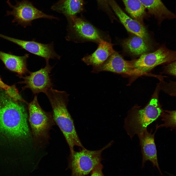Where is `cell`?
Instances as JSON below:
<instances>
[{
  "label": "cell",
  "mask_w": 176,
  "mask_h": 176,
  "mask_svg": "<svg viewBox=\"0 0 176 176\" xmlns=\"http://www.w3.org/2000/svg\"><path fill=\"white\" fill-rule=\"evenodd\" d=\"M21 102L0 88V133L18 140L27 139L30 136L27 114Z\"/></svg>",
  "instance_id": "1"
},
{
  "label": "cell",
  "mask_w": 176,
  "mask_h": 176,
  "mask_svg": "<svg viewBox=\"0 0 176 176\" xmlns=\"http://www.w3.org/2000/svg\"><path fill=\"white\" fill-rule=\"evenodd\" d=\"M52 109L54 120L65 137L69 146L70 153L74 147L84 148L76 132L74 122L67 109L69 94L64 91L54 89L53 88L45 94Z\"/></svg>",
  "instance_id": "2"
},
{
  "label": "cell",
  "mask_w": 176,
  "mask_h": 176,
  "mask_svg": "<svg viewBox=\"0 0 176 176\" xmlns=\"http://www.w3.org/2000/svg\"><path fill=\"white\" fill-rule=\"evenodd\" d=\"M162 112L157 99L152 98L142 109H136L129 114L125 120L124 127L131 138L141 134L147 126L156 120Z\"/></svg>",
  "instance_id": "3"
},
{
  "label": "cell",
  "mask_w": 176,
  "mask_h": 176,
  "mask_svg": "<svg viewBox=\"0 0 176 176\" xmlns=\"http://www.w3.org/2000/svg\"><path fill=\"white\" fill-rule=\"evenodd\" d=\"M28 104L29 121L33 138L37 144L41 146L47 139L49 131L54 123L52 114L42 109L36 95Z\"/></svg>",
  "instance_id": "4"
},
{
  "label": "cell",
  "mask_w": 176,
  "mask_h": 176,
  "mask_svg": "<svg viewBox=\"0 0 176 176\" xmlns=\"http://www.w3.org/2000/svg\"><path fill=\"white\" fill-rule=\"evenodd\" d=\"M113 143L111 141L101 149L90 150L85 148L78 152L70 153L69 167L72 171L71 176H85L91 172L101 163L103 152Z\"/></svg>",
  "instance_id": "5"
},
{
  "label": "cell",
  "mask_w": 176,
  "mask_h": 176,
  "mask_svg": "<svg viewBox=\"0 0 176 176\" xmlns=\"http://www.w3.org/2000/svg\"><path fill=\"white\" fill-rule=\"evenodd\" d=\"M15 1L16 4L15 5L11 4L9 0L7 1L12 10L7 11L6 15L13 16L12 22H16L17 24L25 27L31 25L32 21L38 19H57L56 17L47 14L38 9L28 0H23L20 1L16 0Z\"/></svg>",
  "instance_id": "6"
},
{
  "label": "cell",
  "mask_w": 176,
  "mask_h": 176,
  "mask_svg": "<svg viewBox=\"0 0 176 176\" xmlns=\"http://www.w3.org/2000/svg\"><path fill=\"white\" fill-rule=\"evenodd\" d=\"M176 53L163 47L150 53L143 54L134 60L133 66L138 76L144 74L155 66L176 60Z\"/></svg>",
  "instance_id": "7"
},
{
  "label": "cell",
  "mask_w": 176,
  "mask_h": 176,
  "mask_svg": "<svg viewBox=\"0 0 176 176\" xmlns=\"http://www.w3.org/2000/svg\"><path fill=\"white\" fill-rule=\"evenodd\" d=\"M44 67L34 72H29V75L25 77L21 76L23 81L20 83L25 85L22 88L30 89L35 95L42 92L45 94L50 88H53V83L50 74L53 67L46 62Z\"/></svg>",
  "instance_id": "8"
},
{
  "label": "cell",
  "mask_w": 176,
  "mask_h": 176,
  "mask_svg": "<svg viewBox=\"0 0 176 176\" xmlns=\"http://www.w3.org/2000/svg\"><path fill=\"white\" fill-rule=\"evenodd\" d=\"M133 62L134 60L128 61L125 60L116 51L101 65L94 67L92 72L98 73L107 71L130 76H138L133 66Z\"/></svg>",
  "instance_id": "9"
},
{
  "label": "cell",
  "mask_w": 176,
  "mask_h": 176,
  "mask_svg": "<svg viewBox=\"0 0 176 176\" xmlns=\"http://www.w3.org/2000/svg\"><path fill=\"white\" fill-rule=\"evenodd\" d=\"M68 35L99 43L103 39L98 30L92 25L76 16L67 18Z\"/></svg>",
  "instance_id": "10"
},
{
  "label": "cell",
  "mask_w": 176,
  "mask_h": 176,
  "mask_svg": "<svg viewBox=\"0 0 176 176\" xmlns=\"http://www.w3.org/2000/svg\"><path fill=\"white\" fill-rule=\"evenodd\" d=\"M10 41L29 52L44 58L46 62L49 61L50 59H60V56L54 50L53 43L44 44L33 41H25L13 37L10 38Z\"/></svg>",
  "instance_id": "11"
},
{
  "label": "cell",
  "mask_w": 176,
  "mask_h": 176,
  "mask_svg": "<svg viewBox=\"0 0 176 176\" xmlns=\"http://www.w3.org/2000/svg\"><path fill=\"white\" fill-rule=\"evenodd\" d=\"M109 4L127 30L142 38L146 43L149 39L148 33L140 22L131 18L121 9L114 0H107Z\"/></svg>",
  "instance_id": "12"
},
{
  "label": "cell",
  "mask_w": 176,
  "mask_h": 176,
  "mask_svg": "<svg viewBox=\"0 0 176 176\" xmlns=\"http://www.w3.org/2000/svg\"><path fill=\"white\" fill-rule=\"evenodd\" d=\"M145 131L138 135L142 155V167L146 161H149L156 166L161 175H163L160 169L157 159V152L154 140V134Z\"/></svg>",
  "instance_id": "13"
},
{
  "label": "cell",
  "mask_w": 176,
  "mask_h": 176,
  "mask_svg": "<svg viewBox=\"0 0 176 176\" xmlns=\"http://www.w3.org/2000/svg\"><path fill=\"white\" fill-rule=\"evenodd\" d=\"M113 45L111 43L103 40L99 43L96 50L92 54L84 57L82 60L87 65L94 67L99 66L116 52Z\"/></svg>",
  "instance_id": "14"
},
{
  "label": "cell",
  "mask_w": 176,
  "mask_h": 176,
  "mask_svg": "<svg viewBox=\"0 0 176 176\" xmlns=\"http://www.w3.org/2000/svg\"><path fill=\"white\" fill-rule=\"evenodd\" d=\"M29 55V54H26L23 56H18L0 51V59L6 67L17 73L20 76L28 71L26 61Z\"/></svg>",
  "instance_id": "15"
},
{
  "label": "cell",
  "mask_w": 176,
  "mask_h": 176,
  "mask_svg": "<svg viewBox=\"0 0 176 176\" xmlns=\"http://www.w3.org/2000/svg\"><path fill=\"white\" fill-rule=\"evenodd\" d=\"M149 13L160 21L176 17L175 14L166 7L161 0H140Z\"/></svg>",
  "instance_id": "16"
},
{
  "label": "cell",
  "mask_w": 176,
  "mask_h": 176,
  "mask_svg": "<svg viewBox=\"0 0 176 176\" xmlns=\"http://www.w3.org/2000/svg\"><path fill=\"white\" fill-rule=\"evenodd\" d=\"M83 0H66L51 7L53 10L64 14L67 18L75 16L83 10Z\"/></svg>",
  "instance_id": "17"
},
{
  "label": "cell",
  "mask_w": 176,
  "mask_h": 176,
  "mask_svg": "<svg viewBox=\"0 0 176 176\" xmlns=\"http://www.w3.org/2000/svg\"><path fill=\"white\" fill-rule=\"evenodd\" d=\"M124 50L132 54L141 55L149 50L147 43L140 37L135 35L124 40L122 43Z\"/></svg>",
  "instance_id": "18"
},
{
  "label": "cell",
  "mask_w": 176,
  "mask_h": 176,
  "mask_svg": "<svg viewBox=\"0 0 176 176\" xmlns=\"http://www.w3.org/2000/svg\"><path fill=\"white\" fill-rule=\"evenodd\" d=\"M127 12L141 22L146 14V9L140 0H122Z\"/></svg>",
  "instance_id": "19"
},
{
  "label": "cell",
  "mask_w": 176,
  "mask_h": 176,
  "mask_svg": "<svg viewBox=\"0 0 176 176\" xmlns=\"http://www.w3.org/2000/svg\"><path fill=\"white\" fill-rule=\"evenodd\" d=\"M0 88L5 90L9 96L14 99L26 103L20 95L15 85L9 86L3 82L0 77Z\"/></svg>",
  "instance_id": "20"
},
{
  "label": "cell",
  "mask_w": 176,
  "mask_h": 176,
  "mask_svg": "<svg viewBox=\"0 0 176 176\" xmlns=\"http://www.w3.org/2000/svg\"><path fill=\"white\" fill-rule=\"evenodd\" d=\"M165 112L166 113H164L161 115L162 120L164 122V123L157 127H165L176 129V110L166 111Z\"/></svg>",
  "instance_id": "21"
},
{
  "label": "cell",
  "mask_w": 176,
  "mask_h": 176,
  "mask_svg": "<svg viewBox=\"0 0 176 176\" xmlns=\"http://www.w3.org/2000/svg\"><path fill=\"white\" fill-rule=\"evenodd\" d=\"M103 166L101 163L96 166L91 172L90 176H105L102 172Z\"/></svg>",
  "instance_id": "22"
},
{
  "label": "cell",
  "mask_w": 176,
  "mask_h": 176,
  "mask_svg": "<svg viewBox=\"0 0 176 176\" xmlns=\"http://www.w3.org/2000/svg\"><path fill=\"white\" fill-rule=\"evenodd\" d=\"M167 72L170 75L176 76V62L175 61L169 64L167 67Z\"/></svg>",
  "instance_id": "23"
},
{
  "label": "cell",
  "mask_w": 176,
  "mask_h": 176,
  "mask_svg": "<svg viewBox=\"0 0 176 176\" xmlns=\"http://www.w3.org/2000/svg\"><path fill=\"white\" fill-rule=\"evenodd\" d=\"M98 3L101 5H104L106 7H108V3L107 0H97Z\"/></svg>",
  "instance_id": "24"
},
{
  "label": "cell",
  "mask_w": 176,
  "mask_h": 176,
  "mask_svg": "<svg viewBox=\"0 0 176 176\" xmlns=\"http://www.w3.org/2000/svg\"><path fill=\"white\" fill-rule=\"evenodd\" d=\"M66 0H59L56 4H58Z\"/></svg>",
  "instance_id": "25"
}]
</instances>
